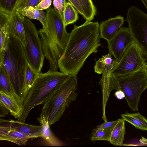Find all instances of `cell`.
<instances>
[{"mask_svg": "<svg viewBox=\"0 0 147 147\" xmlns=\"http://www.w3.org/2000/svg\"><path fill=\"white\" fill-rule=\"evenodd\" d=\"M80 14L83 15V11L78 0H68Z\"/></svg>", "mask_w": 147, "mask_h": 147, "instance_id": "1f68e13d", "label": "cell"}, {"mask_svg": "<svg viewBox=\"0 0 147 147\" xmlns=\"http://www.w3.org/2000/svg\"><path fill=\"white\" fill-rule=\"evenodd\" d=\"M0 91L13 97L20 104L23 105L24 100L16 93L9 76L2 65H0Z\"/></svg>", "mask_w": 147, "mask_h": 147, "instance_id": "e0dca14e", "label": "cell"}, {"mask_svg": "<svg viewBox=\"0 0 147 147\" xmlns=\"http://www.w3.org/2000/svg\"><path fill=\"white\" fill-rule=\"evenodd\" d=\"M112 130L109 129H94L90 138L91 141L105 140L109 141Z\"/></svg>", "mask_w": 147, "mask_h": 147, "instance_id": "4316f807", "label": "cell"}, {"mask_svg": "<svg viewBox=\"0 0 147 147\" xmlns=\"http://www.w3.org/2000/svg\"><path fill=\"white\" fill-rule=\"evenodd\" d=\"M140 142L144 144H147V139H145L143 137H142V138L140 140Z\"/></svg>", "mask_w": 147, "mask_h": 147, "instance_id": "8d00e7d4", "label": "cell"}, {"mask_svg": "<svg viewBox=\"0 0 147 147\" xmlns=\"http://www.w3.org/2000/svg\"><path fill=\"white\" fill-rule=\"evenodd\" d=\"M24 17L17 11H14L10 15L7 25V36L16 38L21 42L23 47L25 44Z\"/></svg>", "mask_w": 147, "mask_h": 147, "instance_id": "4fadbf2b", "label": "cell"}, {"mask_svg": "<svg viewBox=\"0 0 147 147\" xmlns=\"http://www.w3.org/2000/svg\"><path fill=\"white\" fill-rule=\"evenodd\" d=\"M68 75L49 70L39 76L30 89L22 105V112L18 120L25 123L29 113L35 107L43 105L55 90L67 78Z\"/></svg>", "mask_w": 147, "mask_h": 147, "instance_id": "3957f363", "label": "cell"}, {"mask_svg": "<svg viewBox=\"0 0 147 147\" xmlns=\"http://www.w3.org/2000/svg\"><path fill=\"white\" fill-rule=\"evenodd\" d=\"M42 0H18L14 11L31 6L36 8Z\"/></svg>", "mask_w": 147, "mask_h": 147, "instance_id": "f1b7e54d", "label": "cell"}, {"mask_svg": "<svg viewBox=\"0 0 147 147\" xmlns=\"http://www.w3.org/2000/svg\"><path fill=\"white\" fill-rule=\"evenodd\" d=\"M0 101L9 110L11 115L15 118L18 119L21 117L22 112V105L15 98L0 91Z\"/></svg>", "mask_w": 147, "mask_h": 147, "instance_id": "ac0fdd59", "label": "cell"}, {"mask_svg": "<svg viewBox=\"0 0 147 147\" xmlns=\"http://www.w3.org/2000/svg\"><path fill=\"white\" fill-rule=\"evenodd\" d=\"M118 122V120L111 121H106L96 127L97 129H104L112 130Z\"/></svg>", "mask_w": 147, "mask_h": 147, "instance_id": "f546056e", "label": "cell"}, {"mask_svg": "<svg viewBox=\"0 0 147 147\" xmlns=\"http://www.w3.org/2000/svg\"><path fill=\"white\" fill-rule=\"evenodd\" d=\"M83 11L86 20H92L96 14V9L92 0H78Z\"/></svg>", "mask_w": 147, "mask_h": 147, "instance_id": "484cf974", "label": "cell"}, {"mask_svg": "<svg viewBox=\"0 0 147 147\" xmlns=\"http://www.w3.org/2000/svg\"><path fill=\"white\" fill-rule=\"evenodd\" d=\"M117 120V123L112 131L109 142L114 146H121L123 145L126 132L125 121L123 118Z\"/></svg>", "mask_w": 147, "mask_h": 147, "instance_id": "603a6c76", "label": "cell"}, {"mask_svg": "<svg viewBox=\"0 0 147 147\" xmlns=\"http://www.w3.org/2000/svg\"><path fill=\"white\" fill-rule=\"evenodd\" d=\"M124 22V18L120 16L110 18L101 22L99 26L100 38L109 42L122 27Z\"/></svg>", "mask_w": 147, "mask_h": 147, "instance_id": "5bb4252c", "label": "cell"}, {"mask_svg": "<svg viewBox=\"0 0 147 147\" xmlns=\"http://www.w3.org/2000/svg\"><path fill=\"white\" fill-rule=\"evenodd\" d=\"M99 26L98 22L88 20L80 26H74L58 62L61 72L77 75L87 57L97 52L101 45Z\"/></svg>", "mask_w": 147, "mask_h": 147, "instance_id": "6da1fadb", "label": "cell"}, {"mask_svg": "<svg viewBox=\"0 0 147 147\" xmlns=\"http://www.w3.org/2000/svg\"><path fill=\"white\" fill-rule=\"evenodd\" d=\"M77 75H68L43 104L41 114L50 126L58 121L70 103L78 96Z\"/></svg>", "mask_w": 147, "mask_h": 147, "instance_id": "277c9868", "label": "cell"}, {"mask_svg": "<svg viewBox=\"0 0 147 147\" xmlns=\"http://www.w3.org/2000/svg\"><path fill=\"white\" fill-rule=\"evenodd\" d=\"M53 4L55 9L57 11L63 13L65 7L57 0H54Z\"/></svg>", "mask_w": 147, "mask_h": 147, "instance_id": "836d02e7", "label": "cell"}, {"mask_svg": "<svg viewBox=\"0 0 147 147\" xmlns=\"http://www.w3.org/2000/svg\"><path fill=\"white\" fill-rule=\"evenodd\" d=\"M39 73L34 70L28 62L27 63L25 74L23 86L20 95L21 97L24 101L30 89L38 77Z\"/></svg>", "mask_w": 147, "mask_h": 147, "instance_id": "44dd1931", "label": "cell"}, {"mask_svg": "<svg viewBox=\"0 0 147 147\" xmlns=\"http://www.w3.org/2000/svg\"><path fill=\"white\" fill-rule=\"evenodd\" d=\"M41 39L42 49L45 57L49 62V70L57 71L58 62L63 51L56 41L43 29L38 30Z\"/></svg>", "mask_w": 147, "mask_h": 147, "instance_id": "30bf717a", "label": "cell"}, {"mask_svg": "<svg viewBox=\"0 0 147 147\" xmlns=\"http://www.w3.org/2000/svg\"><path fill=\"white\" fill-rule=\"evenodd\" d=\"M100 84L102 93V116L105 121H107L106 115V107L111 92L114 90H120L118 78L111 73V72L102 74Z\"/></svg>", "mask_w": 147, "mask_h": 147, "instance_id": "7c38bea8", "label": "cell"}, {"mask_svg": "<svg viewBox=\"0 0 147 147\" xmlns=\"http://www.w3.org/2000/svg\"><path fill=\"white\" fill-rule=\"evenodd\" d=\"M121 116L125 121L130 123L136 128L147 131V119L139 112L129 113L126 111Z\"/></svg>", "mask_w": 147, "mask_h": 147, "instance_id": "cb8c5ba5", "label": "cell"}, {"mask_svg": "<svg viewBox=\"0 0 147 147\" xmlns=\"http://www.w3.org/2000/svg\"><path fill=\"white\" fill-rule=\"evenodd\" d=\"M10 112L3 103L0 101V117L6 116Z\"/></svg>", "mask_w": 147, "mask_h": 147, "instance_id": "d6a6232c", "label": "cell"}, {"mask_svg": "<svg viewBox=\"0 0 147 147\" xmlns=\"http://www.w3.org/2000/svg\"><path fill=\"white\" fill-rule=\"evenodd\" d=\"M46 22L48 33L64 51L69 36L66 29L63 13L57 11L54 8L46 10Z\"/></svg>", "mask_w": 147, "mask_h": 147, "instance_id": "9c48e42d", "label": "cell"}, {"mask_svg": "<svg viewBox=\"0 0 147 147\" xmlns=\"http://www.w3.org/2000/svg\"><path fill=\"white\" fill-rule=\"evenodd\" d=\"M142 69L147 76V64H146L144 65Z\"/></svg>", "mask_w": 147, "mask_h": 147, "instance_id": "74e56055", "label": "cell"}, {"mask_svg": "<svg viewBox=\"0 0 147 147\" xmlns=\"http://www.w3.org/2000/svg\"><path fill=\"white\" fill-rule=\"evenodd\" d=\"M0 119L7 123L11 129L23 133L33 136L34 138L41 137L42 133V127L25 123L19 121L11 120L10 121Z\"/></svg>", "mask_w": 147, "mask_h": 147, "instance_id": "2e32d148", "label": "cell"}, {"mask_svg": "<svg viewBox=\"0 0 147 147\" xmlns=\"http://www.w3.org/2000/svg\"><path fill=\"white\" fill-rule=\"evenodd\" d=\"M37 119L42 127V133L41 137L51 146H63V143L52 132L50 128V125L45 117L40 114V117L38 118Z\"/></svg>", "mask_w": 147, "mask_h": 147, "instance_id": "d6986e66", "label": "cell"}, {"mask_svg": "<svg viewBox=\"0 0 147 147\" xmlns=\"http://www.w3.org/2000/svg\"><path fill=\"white\" fill-rule=\"evenodd\" d=\"M52 0H42L36 8L42 10L49 8L51 5Z\"/></svg>", "mask_w": 147, "mask_h": 147, "instance_id": "4dcf8cb0", "label": "cell"}, {"mask_svg": "<svg viewBox=\"0 0 147 147\" xmlns=\"http://www.w3.org/2000/svg\"><path fill=\"white\" fill-rule=\"evenodd\" d=\"M134 42L128 28L122 27L110 41L108 42L109 53L118 62L128 47Z\"/></svg>", "mask_w": 147, "mask_h": 147, "instance_id": "8fae6325", "label": "cell"}, {"mask_svg": "<svg viewBox=\"0 0 147 147\" xmlns=\"http://www.w3.org/2000/svg\"><path fill=\"white\" fill-rule=\"evenodd\" d=\"M147 10V0H141Z\"/></svg>", "mask_w": 147, "mask_h": 147, "instance_id": "f35d334b", "label": "cell"}, {"mask_svg": "<svg viewBox=\"0 0 147 147\" xmlns=\"http://www.w3.org/2000/svg\"><path fill=\"white\" fill-rule=\"evenodd\" d=\"M34 138L26 134L11 129L7 124L0 126V140L9 141L17 144L25 145L30 139Z\"/></svg>", "mask_w": 147, "mask_h": 147, "instance_id": "9a60e30c", "label": "cell"}, {"mask_svg": "<svg viewBox=\"0 0 147 147\" xmlns=\"http://www.w3.org/2000/svg\"><path fill=\"white\" fill-rule=\"evenodd\" d=\"M16 11L24 16H26L30 19L38 20L42 24L44 30L47 34H48V31L46 22V14L42 10L30 6Z\"/></svg>", "mask_w": 147, "mask_h": 147, "instance_id": "7402d4cb", "label": "cell"}, {"mask_svg": "<svg viewBox=\"0 0 147 147\" xmlns=\"http://www.w3.org/2000/svg\"><path fill=\"white\" fill-rule=\"evenodd\" d=\"M125 20L134 41L141 50L147 64V14L132 6L128 9Z\"/></svg>", "mask_w": 147, "mask_h": 147, "instance_id": "52a82bcc", "label": "cell"}, {"mask_svg": "<svg viewBox=\"0 0 147 147\" xmlns=\"http://www.w3.org/2000/svg\"><path fill=\"white\" fill-rule=\"evenodd\" d=\"M118 61L116 59H113L111 55L108 53L96 61L94 66V71L99 74L110 72L117 64Z\"/></svg>", "mask_w": 147, "mask_h": 147, "instance_id": "ffe728a7", "label": "cell"}, {"mask_svg": "<svg viewBox=\"0 0 147 147\" xmlns=\"http://www.w3.org/2000/svg\"><path fill=\"white\" fill-rule=\"evenodd\" d=\"M115 95L118 99L121 100L125 98V95L123 92L121 90H117L115 93Z\"/></svg>", "mask_w": 147, "mask_h": 147, "instance_id": "e575fe53", "label": "cell"}, {"mask_svg": "<svg viewBox=\"0 0 147 147\" xmlns=\"http://www.w3.org/2000/svg\"><path fill=\"white\" fill-rule=\"evenodd\" d=\"M64 7L67 3L66 0H57Z\"/></svg>", "mask_w": 147, "mask_h": 147, "instance_id": "d590c367", "label": "cell"}, {"mask_svg": "<svg viewBox=\"0 0 147 147\" xmlns=\"http://www.w3.org/2000/svg\"><path fill=\"white\" fill-rule=\"evenodd\" d=\"M117 78L129 107L134 111H138L141 95L147 88V76L144 70Z\"/></svg>", "mask_w": 147, "mask_h": 147, "instance_id": "8992f818", "label": "cell"}, {"mask_svg": "<svg viewBox=\"0 0 147 147\" xmlns=\"http://www.w3.org/2000/svg\"><path fill=\"white\" fill-rule=\"evenodd\" d=\"M0 59V65L6 70L14 90L21 97L28 63L23 46L16 38L7 36Z\"/></svg>", "mask_w": 147, "mask_h": 147, "instance_id": "7a4b0ae2", "label": "cell"}, {"mask_svg": "<svg viewBox=\"0 0 147 147\" xmlns=\"http://www.w3.org/2000/svg\"><path fill=\"white\" fill-rule=\"evenodd\" d=\"M18 0H0V11L9 15L14 11Z\"/></svg>", "mask_w": 147, "mask_h": 147, "instance_id": "83f0119b", "label": "cell"}, {"mask_svg": "<svg viewBox=\"0 0 147 147\" xmlns=\"http://www.w3.org/2000/svg\"><path fill=\"white\" fill-rule=\"evenodd\" d=\"M25 44L24 47L28 63L38 73L41 72L45 57L39 32L34 24L24 16Z\"/></svg>", "mask_w": 147, "mask_h": 147, "instance_id": "5b68a950", "label": "cell"}, {"mask_svg": "<svg viewBox=\"0 0 147 147\" xmlns=\"http://www.w3.org/2000/svg\"><path fill=\"white\" fill-rule=\"evenodd\" d=\"M146 64L144 56L134 41L123 53L111 73L117 78L129 75L142 69Z\"/></svg>", "mask_w": 147, "mask_h": 147, "instance_id": "ba28073f", "label": "cell"}, {"mask_svg": "<svg viewBox=\"0 0 147 147\" xmlns=\"http://www.w3.org/2000/svg\"><path fill=\"white\" fill-rule=\"evenodd\" d=\"M74 7L69 2H67L63 13L64 24L66 27L74 23L78 18V12Z\"/></svg>", "mask_w": 147, "mask_h": 147, "instance_id": "d4e9b609", "label": "cell"}]
</instances>
